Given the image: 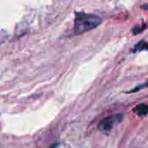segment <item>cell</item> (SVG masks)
Returning a JSON list of instances; mask_svg holds the SVG:
<instances>
[{"label": "cell", "mask_w": 148, "mask_h": 148, "mask_svg": "<svg viewBox=\"0 0 148 148\" xmlns=\"http://www.w3.org/2000/svg\"><path fill=\"white\" fill-rule=\"evenodd\" d=\"M146 28H147V24H146V23H144L143 25L136 26V27H134V29H133V33H134V35H137V34H139V33L142 32L144 29H146Z\"/></svg>", "instance_id": "5"}, {"label": "cell", "mask_w": 148, "mask_h": 148, "mask_svg": "<svg viewBox=\"0 0 148 148\" xmlns=\"http://www.w3.org/2000/svg\"><path fill=\"white\" fill-rule=\"evenodd\" d=\"M102 23L101 18L95 14H88L85 12H75L74 23V33L81 35L89 31Z\"/></svg>", "instance_id": "1"}, {"label": "cell", "mask_w": 148, "mask_h": 148, "mask_svg": "<svg viewBox=\"0 0 148 148\" xmlns=\"http://www.w3.org/2000/svg\"><path fill=\"white\" fill-rule=\"evenodd\" d=\"M123 119V114H117L108 116L103 119L98 125V129L102 132H109L114 127V126L119 122H121Z\"/></svg>", "instance_id": "2"}, {"label": "cell", "mask_w": 148, "mask_h": 148, "mask_svg": "<svg viewBox=\"0 0 148 148\" xmlns=\"http://www.w3.org/2000/svg\"><path fill=\"white\" fill-rule=\"evenodd\" d=\"M148 49V42H145L144 40L140 41L139 43H137L134 48V52L141 51V50H147Z\"/></svg>", "instance_id": "4"}, {"label": "cell", "mask_w": 148, "mask_h": 148, "mask_svg": "<svg viewBox=\"0 0 148 148\" xmlns=\"http://www.w3.org/2000/svg\"><path fill=\"white\" fill-rule=\"evenodd\" d=\"M148 88V81L147 82L143 83V84H140V85L137 86L136 88H134V89H132L131 91H129V92H127V93H134V92H138V91H140V90H141L142 88Z\"/></svg>", "instance_id": "6"}, {"label": "cell", "mask_w": 148, "mask_h": 148, "mask_svg": "<svg viewBox=\"0 0 148 148\" xmlns=\"http://www.w3.org/2000/svg\"><path fill=\"white\" fill-rule=\"evenodd\" d=\"M134 113L136 114L138 116L141 117V116H146L148 114V104L145 103H140L139 105H137L134 109H133Z\"/></svg>", "instance_id": "3"}, {"label": "cell", "mask_w": 148, "mask_h": 148, "mask_svg": "<svg viewBox=\"0 0 148 148\" xmlns=\"http://www.w3.org/2000/svg\"><path fill=\"white\" fill-rule=\"evenodd\" d=\"M141 8H142L143 10H148V4L147 3H146V4H143V5H141Z\"/></svg>", "instance_id": "7"}]
</instances>
